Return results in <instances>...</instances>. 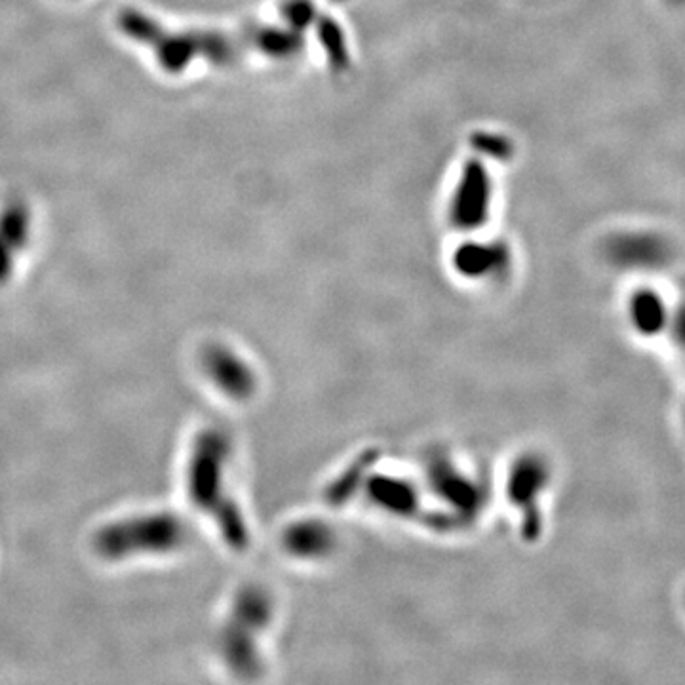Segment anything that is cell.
Here are the masks:
<instances>
[{"label":"cell","instance_id":"obj_14","mask_svg":"<svg viewBox=\"0 0 685 685\" xmlns=\"http://www.w3.org/2000/svg\"><path fill=\"white\" fill-rule=\"evenodd\" d=\"M665 2L672 8H684L685 6V0H665Z\"/></svg>","mask_w":685,"mask_h":685},{"label":"cell","instance_id":"obj_5","mask_svg":"<svg viewBox=\"0 0 685 685\" xmlns=\"http://www.w3.org/2000/svg\"><path fill=\"white\" fill-rule=\"evenodd\" d=\"M607 259L621 269L659 271L672 259V246L666 236L655 231H621L604 244Z\"/></svg>","mask_w":685,"mask_h":685},{"label":"cell","instance_id":"obj_13","mask_svg":"<svg viewBox=\"0 0 685 685\" xmlns=\"http://www.w3.org/2000/svg\"><path fill=\"white\" fill-rule=\"evenodd\" d=\"M470 145L486 157L495 158V160H509L512 157V141L509 137L501 136V134H491V132H478L470 139Z\"/></svg>","mask_w":685,"mask_h":685},{"label":"cell","instance_id":"obj_6","mask_svg":"<svg viewBox=\"0 0 685 685\" xmlns=\"http://www.w3.org/2000/svg\"><path fill=\"white\" fill-rule=\"evenodd\" d=\"M31 238V212L23 200H10L0 210V286L18 267Z\"/></svg>","mask_w":685,"mask_h":685},{"label":"cell","instance_id":"obj_8","mask_svg":"<svg viewBox=\"0 0 685 685\" xmlns=\"http://www.w3.org/2000/svg\"><path fill=\"white\" fill-rule=\"evenodd\" d=\"M510 255L503 242L465 244L455 252V265L467 276L501 273L509 265Z\"/></svg>","mask_w":685,"mask_h":685},{"label":"cell","instance_id":"obj_3","mask_svg":"<svg viewBox=\"0 0 685 685\" xmlns=\"http://www.w3.org/2000/svg\"><path fill=\"white\" fill-rule=\"evenodd\" d=\"M225 461L227 440L216 431L198 434L187 463V493L196 509L216 520L229 543L240 545L244 541V528L223 488Z\"/></svg>","mask_w":685,"mask_h":685},{"label":"cell","instance_id":"obj_7","mask_svg":"<svg viewBox=\"0 0 685 685\" xmlns=\"http://www.w3.org/2000/svg\"><path fill=\"white\" fill-rule=\"evenodd\" d=\"M248 39L250 50L278 61L295 58L303 50V33L295 31L286 23L250 27Z\"/></svg>","mask_w":685,"mask_h":685},{"label":"cell","instance_id":"obj_2","mask_svg":"<svg viewBox=\"0 0 685 685\" xmlns=\"http://www.w3.org/2000/svg\"><path fill=\"white\" fill-rule=\"evenodd\" d=\"M187 522L170 510L141 512L103 524L92 537L94 554L105 562L134 558H164L189 541Z\"/></svg>","mask_w":685,"mask_h":685},{"label":"cell","instance_id":"obj_9","mask_svg":"<svg viewBox=\"0 0 685 685\" xmlns=\"http://www.w3.org/2000/svg\"><path fill=\"white\" fill-rule=\"evenodd\" d=\"M204 368L217 387L229 394H242L248 387L246 372L235 356L225 353L223 349L208 351L204 356Z\"/></svg>","mask_w":685,"mask_h":685},{"label":"cell","instance_id":"obj_10","mask_svg":"<svg viewBox=\"0 0 685 685\" xmlns=\"http://www.w3.org/2000/svg\"><path fill=\"white\" fill-rule=\"evenodd\" d=\"M313 27L316 29L318 40L324 48V54H326L333 71L347 69L351 63V54H349V44H347L343 27L326 14L318 16Z\"/></svg>","mask_w":685,"mask_h":685},{"label":"cell","instance_id":"obj_11","mask_svg":"<svg viewBox=\"0 0 685 685\" xmlns=\"http://www.w3.org/2000/svg\"><path fill=\"white\" fill-rule=\"evenodd\" d=\"M630 307H632V314L638 322L640 328L644 330H659L663 320H665V303L661 299V295L657 292H651V290H640L636 292L632 301H630Z\"/></svg>","mask_w":685,"mask_h":685},{"label":"cell","instance_id":"obj_4","mask_svg":"<svg viewBox=\"0 0 685 685\" xmlns=\"http://www.w3.org/2000/svg\"><path fill=\"white\" fill-rule=\"evenodd\" d=\"M493 183L490 172L478 158H470L455 183L450 200L451 225L459 231H476L490 219Z\"/></svg>","mask_w":685,"mask_h":685},{"label":"cell","instance_id":"obj_12","mask_svg":"<svg viewBox=\"0 0 685 685\" xmlns=\"http://www.w3.org/2000/svg\"><path fill=\"white\" fill-rule=\"evenodd\" d=\"M280 16L286 25L305 33L309 27H313L320 14L313 0H284L280 6Z\"/></svg>","mask_w":685,"mask_h":685},{"label":"cell","instance_id":"obj_1","mask_svg":"<svg viewBox=\"0 0 685 685\" xmlns=\"http://www.w3.org/2000/svg\"><path fill=\"white\" fill-rule=\"evenodd\" d=\"M118 31L153 54L160 69L170 75L187 71L196 61L229 67L250 52L248 29L233 35L217 29H172L141 10H122Z\"/></svg>","mask_w":685,"mask_h":685}]
</instances>
